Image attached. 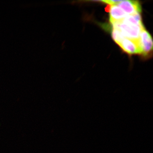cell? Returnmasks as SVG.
Instances as JSON below:
<instances>
[{
    "mask_svg": "<svg viewBox=\"0 0 153 153\" xmlns=\"http://www.w3.org/2000/svg\"><path fill=\"white\" fill-rule=\"evenodd\" d=\"M121 22L127 24L139 26L142 27H144L142 22L141 17L139 13L133 15H127Z\"/></svg>",
    "mask_w": 153,
    "mask_h": 153,
    "instance_id": "6",
    "label": "cell"
},
{
    "mask_svg": "<svg viewBox=\"0 0 153 153\" xmlns=\"http://www.w3.org/2000/svg\"><path fill=\"white\" fill-rule=\"evenodd\" d=\"M106 10L109 13L110 22L111 23L121 22L128 15L117 5H109Z\"/></svg>",
    "mask_w": 153,
    "mask_h": 153,
    "instance_id": "5",
    "label": "cell"
},
{
    "mask_svg": "<svg viewBox=\"0 0 153 153\" xmlns=\"http://www.w3.org/2000/svg\"><path fill=\"white\" fill-rule=\"evenodd\" d=\"M112 37L114 41L119 46L124 39L125 38L120 30L117 29L113 28Z\"/></svg>",
    "mask_w": 153,
    "mask_h": 153,
    "instance_id": "7",
    "label": "cell"
},
{
    "mask_svg": "<svg viewBox=\"0 0 153 153\" xmlns=\"http://www.w3.org/2000/svg\"><path fill=\"white\" fill-rule=\"evenodd\" d=\"M139 42L142 50V54L145 56L149 55L152 51V38L150 34L145 28L143 29L141 32Z\"/></svg>",
    "mask_w": 153,
    "mask_h": 153,
    "instance_id": "2",
    "label": "cell"
},
{
    "mask_svg": "<svg viewBox=\"0 0 153 153\" xmlns=\"http://www.w3.org/2000/svg\"><path fill=\"white\" fill-rule=\"evenodd\" d=\"M102 2L106 3L110 5H117L121 1H114V0H107V1H101Z\"/></svg>",
    "mask_w": 153,
    "mask_h": 153,
    "instance_id": "8",
    "label": "cell"
},
{
    "mask_svg": "<svg viewBox=\"0 0 153 153\" xmlns=\"http://www.w3.org/2000/svg\"><path fill=\"white\" fill-rule=\"evenodd\" d=\"M119 46L125 52L130 55L142 54V50L140 45L139 40L135 41L125 38Z\"/></svg>",
    "mask_w": 153,
    "mask_h": 153,
    "instance_id": "3",
    "label": "cell"
},
{
    "mask_svg": "<svg viewBox=\"0 0 153 153\" xmlns=\"http://www.w3.org/2000/svg\"><path fill=\"white\" fill-rule=\"evenodd\" d=\"M117 6L128 15H133L141 12V7L138 1H121Z\"/></svg>",
    "mask_w": 153,
    "mask_h": 153,
    "instance_id": "4",
    "label": "cell"
},
{
    "mask_svg": "<svg viewBox=\"0 0 153 153\" xmlns=\"http://www.w3.org/2000/svg\"><path fill=\"white\" fill-rule=\"evenodd\" d=\"M113 28L120 30L125 38L131 40L139 41L141 32L144 27L130 25L122 22L111 23Z\"/></svg>",
    "mask_w": 153,
    "mask_h": 153,
    "instance_id": "1",
    "label": "cell"
}]
</instances>
